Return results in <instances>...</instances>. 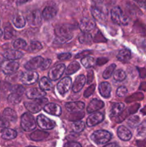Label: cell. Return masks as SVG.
Segmentation results:
<instances>
[{"label": "cell", "instance_id": "1", "mask_svg": "<svg viewBox=\"0 0 146 147\" xmlns=\"http://www.w3.org/2000/svg\"><path fill=\"white\" fill-rule=\"evenodd\" d=\"M72 26L70 24H61L55 27L56 40L60 43H65L70 41L73 37Z\"/></svg>", "mask_w": 146, "mask_h": 147}, {"label": "cell", "instance_id": "2", "mask_svg": "<svg viewBox=\"0 0 146 147\" xmlns=\"http://www.w3.org/2000/svg\"><path fill=\"white\" fill-rule=\"evenodd\" d=\"M111 19L113 22L118 25H127L129 20L125 15L123 10L119 7H115L111 10Z\"/></svg>", "mask_w": 146, "mask_h": 147}, {"label": "cell", "instance_id": "3", "mask_svg": "<svg viewBox=\"0 0 146 147\" xmlns=\"http://www.w3.org/2000/svg\"><path fill=\"white\" fill-rule=\"evenodd\" d=\"M37 126L34 117L30 113H24L21 117V127L25 131H31Z\"/></svg>", "mask_w": 146, "mask_h": 147}, {"label": "cell", "instance_id": "4", "mask_svg": "<svg viewBox=\"0 0 146 147\" xmlns=\"http://www.w3.org/2000/svg\"><path fill=\"white\" fill-rule=\"evenodd\" d=\"M91 12L94 19L100 22L105 21L108 14V11L103 4H94L91 8Z\"/></svg>", "mask_w": 146, "mask_h": 147}, {"label": "cell", "instance_id": "5", "mask_svg": "<svg viewBox=\"0 0 146 147\" xmlns=\"http://www.w3.org/2000/svg\"><path fill=\"white\" fill-rule=\"evenodd\" d=\"M112 139V134L105 130H98L91 135V139L97 144L101 145L107 144Z\"/></svg>", "mask_w": 146, "mask_h": 147}, {"label": "cell", "instance_id": "6", "mask_svg": "<svg viewBox=\"0 0 146 147\" xmlns=\"http://www.w3.org/2000/svg\"><path fill=\"white\" fill-rule=\"evenodd\" d=\"M47 101L48 100L47 98H44V97L42 98L35 99V100L33 102H25L24 106L29 112L32 113H36L40 111L42 108H44Z\"/></svg>", "mask_w": 146, "mask_h": 147}, {"label": "cell", "instance_id": "7", "mask_svg": "<svg viewBox=\"0 0 146 147\" xmlns=\"http://www.w3.org/2000/svg\"><path fill=\"white\" fill-rule=\"evenodd\" d=\"M37 125L43 130H50L55 127L56 123L44 115L40 114L37 118Z\"/></svg>", "mask_w": 146, "mask_h": 147}, {"label": "cell", "instance_id": "8", "mask_svg": "<svg viewBox=\"0 0 146 147\" xmlns=\"http://www.w3.org/2000/svg\"><path fill=\"white\" fill-rule=\"evenodd\" d=\"M39 75L32 70H27L22 73L20 77V80L24 85H32L38 80Z\"/></svg>", "mask_w": 146, "mask_h": 147}, {"label": "cell", "instance_id": "9", "mask_svg": "<svg viewBox=\"0 0 146 147\" xmlns=\"http://www.w3.org/2000/svg\"><path fill=\"white\" fill-rule=\"evenodd\" d=\"M19 67L18 62L15 60H7L1 64V70L6 75H11L17 71Z\"/></svg>", "mask_w": 146, "mask_h": 147}, {"label": "cell", "instance_id": "10", "mask_svg": "<svg viewBox=\"0 0 146 147\" xmlns=\"http://www.w3.org/2000/svg\"><path fill=\"white\" fill-rule=\"evenodd\" d=\"M65 70V65L64 64H59L50 69L48 73L49 78L51 80H57L62 77Z\"/></svg>", "mask_w": 146, "mask_h": 147}, {"label": "cell", "instance_id": "11", "mask_svg": "<svg viewBox=\"0 0 146 147\" xmlns=\"http://www.w3.org/2000/svg\"><path fill=\"white\" fill-rule=\"evenodd\" d=\"M72 86V80L70 77H64L57 83V89L61 96H64L69 91Z\"/></svg>", "mask_w": 146, "mask_h": 147}, {"label": "cell", "instance_id": "12", "mask_svg": "<svg viewBox=\"0 0 146 147\" xmlns=\"http://www.w3.org/2000/svg\"><path fill=\"white\" fill-rule=\"evenodd\" d=\"M42 17V16L40 10L35 9L29 13L28 15L27 16V20L31 26L37 27L41 24Z\"/></svg>", "mask_w": 146, "mask_h": 147}, {"label": "cell", "instance_id": "13", "mask_svg": "<svg viewBox=\"0 0 146 147\" xmlns=\"http://www.w3.org/2000/svg\"><path fill=\"white\" fill-rule=\"evenodd\" d=\"M104 119V114L100 112H93L88 116L87 119V125L90 127L101 123Z\"/></svg>", "mask_w": 146, "mask_h": 147}, {"label": "cell", "instance_id": "14", "mask_svg": "<svg viewBox=\"0 0 146 147\" xmlns=\"http://www.w3.org/2000/svg\"><path fill=\"white\" fill-rule=\"evenodd\" d=\"M44 59L41 56H37V57H34V58L31 59L29 60L25 65H24V67L26 70H34L36 69L39 68L41 67L43 61Z\"/></svg>", "mask_w": 146, "mask_h": 147}, {"label": "cell", "instance_id": "15", "mask_svg": "<svg viewBox=\"0 0 146 147\" xmlns=\"http://www.w3.org/2000/svg\"><path fill=\"white\" fill-rule=\"evenodd\" d=\"M27 98L29 99H39L44 98L46 96V93L44 90H42L41 88H30L27 90V93H26Z\"/></svg>", "mask_w": 146, "mask_h": 147}, {"label": "cell", "instance_id": "16", "mask_svg": "<svg viewBox=\"0 0 146 147\" xmlns=\"http://www.w3.org/2000/svg\"><path fill=\"white\" fill-rule=\"evenodd\" d=\"M95 27V22L94 20L90 18H83L80 24V28L82 32H89Z\"/></svg>", "mask_w": 146, "mask_h": 147}, {"label": "cell", "instance_id": "17", "mask_svg": "<svg viewBox=\"0 0 146 147\" xmlns=\"http://www.w3.org/2000/svg\"><path fill=\"white\" fill-rule=\"evenodd\" d=\"M44 111L46 113L49 114L53 115V116H60L62 113V109L59 105L54 103H47L44 106Z\"/></svg>", "mask_w": 146, "mask_h": 147}, {"label": "cell", "instance_id": "18", "mask_svg": "<svg viewBox=\"0 0 146 147\" xmlns=\"http://www.w3.org/2000/svg\"><path fill=\"white\" fill-rule=\"evenodd\" d=\"M65 108L70 113L80 112L84 109V103L82 101L69 102L65 104Z\"/></svg>", "mask_w": 146, "mask_h": 147}, {"label": "cell", "instance_id": "19", "mask_svg": "<svg viewBox=\"0 0 146 147\" xmlns=\"http://www.w3.org/2000/svg\"><path fill=\"white\" fill-rule=\"evenodd\" d=\"M104 106V102L102 100H99L97 98H94L89 103L88 106L87 108V111L89 113H93V112H95L97 111L100 110V109H102Z\"/></svg>", "mask_w": 146, "mask_h": 147}, {"label": "cell", "instance_id": "20", "mask_svg": "<svg viewBox=\"0 0 146 147\" xmlns=\"http://www.w3.org/2000/svg\"><path fill=\"white\" fill-rule=\"evenodd\" d=\"M85 83L86 78L84 77V75H80V76H77L72 86V90L74 93H79L84 87Z\"/></svg>", "mask_w": 146, "mask_h": 147}, {"label": "cell", "instance_id": "21", "mask_svg": "<svg viewBox=\"0 0 146 147\" xmlns=\"http://www.w3.org/2000/svg\"><path fill=\"white\" fill-rule=\"evenodd\" d=\"M117 136L121 140L127 142L132 138V133L127 127L120 126L117 129Z\"/></svg>", "mask_w": 146, "mask_h": 147}, {"label": "cell", "instance_id": "22", "mask_svg": "<svg viewBox=\"0 0 146 147\" xmlns=\"http://www.w3.org/2000/svg\"><path fill=\"white\" fill-rule=\"evenodd\" d=\"M24 55L21 51L18 50H9L4 53V58L9 60H16L20 59Z\"/></svg>", "mask_w": 146, "mask_h": 147}, {"label": "cell", "instance_id": "23", "mask_svg": "<svg viewBox=\"0 0 146 147\" xmlns=\"http://www.w3.org/2000/svg\"><path fill=\"white\" fill-rule=\"evenodd\" d=\"M98 88L100 95L102 97L105 98L110 97L112 90V88L110 83H107V82H102L99 85Z\"/></svg>", "mask_w": 146, "mask_h": 147}, {"label": "cell", "instance_id": "24", "mask_svg": "<svg viewBox=\"0 0 146 147\" xmlns=\"http://www.w3.org/2000/svg\"><path fill=\"white\" fill-rule=\"evenodd\" d=\"M125 109V105L123 103H116L112 107L110 111V118H117L121 114Z\"/></svg>", "mask_w": 146, "mask_h": 147}, {"label": "cell", "instance_id": "25", "mask_svg": "<svg viewBox=\"0 0 146 147\" xmlns=\"http://www.w3.org/2000/svg\"><path fill=\"white\" fill-rule=\"evenodd\" d=\"M56 14H57V10L54 7H50V6L46 7L42 13V16L46 20H52L55 17Z\"/></svg>", "mask_w": 146, "mask_h": 147}, {"label": "cell", "instance_id": "26", "mask_svg": "<svg viewBox=\"0 0 146 147\" xmlns=\"http://www.w3.org/2000/svg\"><path fill=\"white\" fill-rule=\"evenodd\" d=\"M1 136L3 139L5 140H11L17 137V133L14 129L9 128H4L1 132Z\"/></svg>", "mask_w": 146, "mask_h": 147}, {"label": "cell", "instance_id": "27", "mask_svg": "<svg viewBox=\"0 0 146 147\" xmlns=\"http://www.w3.org/2000/svg\"><path fill=\"white\" fill-rule=\"evenodd\" d=\"M30 139L35 142H39V141H42L45 139L49 136L48 132H46L44 131H35L32 132L30 134Z\"/></svg>", "mask_w": 146, "mask_h": 147}, {"label": "cell", "instance_id": "28", "mask_svg": "<svg viewBox=\"0 0 146 147\" xmlns=\"http://www.w3.org/2000/svg\"><path fill=\"white\" fill-rule=\"evenodd\" d=\"M2 116L9 122H15L17 119V113L10 108H7L4 109Z\"/></svg>", "mask_w": 146, "mask_h": 147}, {"label": "cell", "instance_id": "29", "mask_svg": "<svg viewBox=\"0 0 146 147\" xmlns=\"http://www.w3.org/2000/svg\"><path fill=\"white\" fill-rule=\"evenodd\" d=\"M12 22L17 28H23L26 24V20L21 14H15L12 17Z\"/></svg>", "mask_w": 146, "mask_h": 147}, {"label": "cell", "instance_id": "30", "mask_svg": "<svg viewBox=\"0 0 146 147\" xmlns=\"http://www.w3.org/2000/svg\"><path fill=\"white\" fill-rule=\"evenodd\" d=\"M117 57L120 62L127 63L131 58V53L128 49H123L119 52Z\"/></svg>", "mask_w": 146, "mask_h": 147}, {"label": "cell", "instance_id": "31", "mask_svg": "<svg viewBox=\"0 0 146 147\" xmlns=\"http://www.w3.org/2000/svg\"><path fill=\"white\" fill-rule=\"evenodd\" d=\"M39 83H40V88L44 91L50 90L52 88V83L51 82V80L48 78L43 77L42 78L40 79Z\"/></svg>", "mask_w": 146, "mask_h": 147}, {"label": "cell", "instance_id": "32", "mask_svg": "<svg viewBox=\"0 0 146 147\" xmlns=\"http://www.w3.org/2000/svg\"><path fill=\"white\" fill-rule=\"evenodd\" d=\"M81 63L84 67L90 68V67H93L96 64V60L93 57L88 55L83 57L81 60Z\"/></svg>", "mask_w": 146, "mask_h": 147}, {"label": "cell", "instance_id": "33", "mask_svg": "<svg viewBox=\"0 0 146 147\" xmlns=\"http://www.w3.org/2000/svg\"><path fill=\"white\" fill-rule=\"evenodd\" d=\"M80 68V65L77 62L74 61L72 62L68 65L67 68L66 69V74L67 75H72L78 71Z\"/></svg>", "mask_w": 146, "mask_h": 147}, {"label": "cell", "instance_id": "34", "mask_svg": "<svg viewBox=\"0 0 146 147\" xmlns=\"http://www.w3.org/2000/svg\"><path fill=\"white\" fill-rule=\"evenodd\" d=\"M42 49V45L38 41H33L27 47V51L30 53H37Z\"/></svg>", "mask_w": 146, "mask_h": 147}, {"label": "cell", "instance_id": "35", "mask_svg": "<svg viewBox=\"0 0 146 147\" xmlns=\"http://www.w3.org/2000/svg\"><path fill=\"white\" fill-rule=\"evenodd\" d=\"M79 41L82 44H90L92 41V37L90 33L82 32L79 36Z\"/></svg>", "mask_w": 146, "mask_h": 147}, {"label": "cell", "instance_id": "36", "mask_svg": "<svg viewBox=\"0 0 146 147\" xmlns=\"http://www.w3.org/2000/svg\"><path fill=\"white\" fill-rule=\"evenodd\" d=\"M15 34V30L13 29L11 25H8L4 28V37L5 40H10L12 38Z\"/></svg>", "mask_w": 146, "mask_h": 147}, {"label": "cell", "instance_id": "37", "mask_svg": "<svg viewBox=\"0 0 146 147\" xmlns=\"http://www.w3.org/2000/svg\"><path fill=\"white\" fill-rule=\"evenodd\" d=\"M21 96L17 93H12L8 96V101L9 103L11 104H18L21 102Z\"/></svg>", "mask_w": 146, "mask_h": 147}, {"label": "cell", "instance_id": "38", "mask_svg": "<svg viewBox=\"0 0 146 147\" xmlns=\"http://www.w3.org/2000/svg\"><path fill=\"white\" fill-rule=\"evenodd\" d=\"M137 136L139 137H144L146 136V121H144L137 126Z\"/></svg>", "mask_w": 146, "mask_h": 147}, {"label": "cell", "instance_id": "39", "mask_svg": "<svg viewBox=\"0 0 146 147\" xmlns=\"http://www.w3.org/2000/svg\"><path fill=\"white\" fill-rule=\"evenodd\" d=\"M113 78L116 81H123L126 78V73L123 70H117L113 74Z\"/></svg>", "mask_w": 146, "mask_h": 147}, {"label": "cell", "instance_id": "40", "mask_svg": "<svg viewBox=\"0 0 146 147\" xmlns=\"http://www.w3.org/2000/svg\"><path fill=\"white\" fill-rule=\"evenodd\" d=\"M13 47L15 50H22L27 47V42L25 40H22V39H17L13 42Z\"/></svg>", "mask_w": 146, "mask_h": 147}, {"label": "cell", "instance_id": "41", "mask_svg": "<svg viewBox=\"0 0 146 147\" xmlns=\"http://www.w3.org/2000/svg\"><path fill=\"white\" fill-rule=\"evenodd\" d=\"M115 67H116L115 64H111L110 65H109L108 67L104 70V72H103L102 77L104 78V79L110 78L112 76V75H113Z\"/></svg>", "mask_w": 146, "mask_h": 147}, {"label": "cell", "instance_id": "42", "mask_svg": "<svg viewBox=\"0 0 146 147\" xmlns=\"http://www.w3.org/2000/svg\"><path fill=\"white\" fill-rule=\"evenodd\" d=\"M72 127L74 132L80 133V132H82L84 130V127H85V125H84V122L82 121H75L73 123Z\"/></svg>", "mask_w": 146, "mask_h": 147}, {"label": "cell", "instance_id": "43", "mask_svg": "<svg viewBox=\"0 0 146 147\" xmlns=\"http://www.w3.org/2000/svg\"><path fill=\"white\" fill-rule=\"evenodd\" d=\"M140 123V118L137 116H133L127 120V124L132 128H135Z\"/></svg>", "mask_w": 146, "mask_h": 147}, {"label": "cell", "instance_id": "44", "mask_svg": "<svg viewBox=\"0 0 146 147\" xmlns=\"http://www.w3.org/2000/svg\"><path fill=\"white\" fill-rule=\"evenodd\" d=\"M84 114L83 113L80 112H74V113H72L69 116L68 119L69 120L71 121H79L80 119H82L84 117Z\"/></svg>", "mask_w": 146, "mask_h": 147}, {"label": "cell", "instance_id": "45", "mask_svg": "<svg viewBox=\"0 0 146 147\" xmlns=\"http://www.w3.org/2000/svg\"><path fill=\"white\" fill-rule=\"evenodd\" d=\"M11 91H12V93H15L22 96L23 93L25 91V88L21 85H15L11 88Z\"/></svg>", "mask_w": 146, "mask_h": 147}, {"label": "cell", "instance_id": "46", "mask_svg": "<svg viewBox=\"0 0 146 147\" xmlns=\"http://www.w3.org/2000/svg\"><path fill=\"white\" fill-rule=\"evenodd\" d=\"M94 90H95V85H91L90 86H89L86 90L84 93V96L85 98H89L90 96L93 94Z\"/></svg>", "mask_w": 146, "mask_h": 147}, {"label": "cell", "instance_id": "47", "mask_svg": "<svg viewBox=\"0 0 146 147\" xmlns=\"http://www.w3.org/2000/svg\"><path fill=\"white\" fill-rule=\"evenodd\" d=\"M127 93V88L125 86H120L117 88V91H116V94L119 97H123L125 96Z\"/></svg>", "mask_w": 146, "mask_h": 147}, {"label": "cell", "instance_id": "48", "mask_svg": "<svg viewBox=\"0 0 146 147\" xmlns=\"http://www.w3.org/2000/svg\"><path fill=\"white\" fill-rule=\"evenodd\" d=\"M9 126V121L3 116H0V128H7Z\"/></svg>", "mask_w": 146, "mask_h": 147}, {"label": "cell", "instance_id": "49", "mask_svg": "<svg viewBox=\"0 0 146 147\" xmlns=\"http://www.w3.org/2000/svg\"><path fill=\"white\" fill-rule=\"evenodd\" d=\"M72 57V55L69 53H61L58 55V59L60 60H70Z\"/></svg>", "mask_w": 146, "mask_h": 147}, {"label": "cell", "instance_id": "50", "mask_svg": "<svg viewBox=\"0 0 146 147\" xmlns=\"http://www.w3.org/2000/svg\"><path fill=\"white\" fill-rule=\"evenodd\" d=\"M51 63H52V60H50V59H46V60H44V61H43L41 67H41V69L42 70H47V69L50 66Z\"/></svg>", "mask_w": 146, "mask_h": 147}, {"label": "cell", "instance_id": "51", "mask_svg": "<svg viewBox=\"0 0 146 147\" xmlns=\"http://www.w3.org/2000/svg\"><path fill=\"white\" fill-rule=\"evenodd\" d=\"M92 53V51H90V50H84V51L81 52L80 53H79V54H77V55H76V58H79V57H86V56H88L89 55H90Z\"/></svg>", "mask_w": 146, "mask_h": 147}, {"label": "cell", "instance_id": "52", "mask_svg": "<svg viewBox=\"0 0 146 147\" xmlns=\"http://www.w3.org/2000/svg\"><path fill=\"white\" fill-rule=\"evenodd\" d=\"M140 8L145 9L146 7V0H133Z\"/></svg>", "mask_w": 146, "mask_h": 147}, {"label": "cell", "instance_id": "53", "mask_svg": "<svg viewBox=\"0 0 146 147\" xmlns=\"http://www.w3.org/2000/svg\"><path fill=\"white\" fill-rule=\"evenodd\" d=\"M64 147H82V146L80 144L77 143V142H71L66 143Z\"/></svg>", "mask_w": 146, "mask_h": 147}, {"label": "cell", "instance_id": "54", "mask_svg": "<svg viewBox=\"0 0 146 147\" xmlns=\"http://www.w3.org/2000/svg\"><path fill=\"white\" fill-rule=\"evenodd\" d=\"M93 79H94V73H93L92 70H91V71L88 72V73H87V83L88 84H90L93 81Z\"/></svg>", "mask_w": 146, "mask_h": 147}, {"label": "cell", "instance_id": "55", "mask_svg": "<svg viewBox=\"0 0 146 147\" xmlns=\"http://www.w3.org/2000/svg\"><path fill=\"white\" fill-rule=\"evenodd\" d=\"M108 61L107 58H104V57H100V58H98L97 60H96V64L97 65H102L105 64Z\"/></svg>", "mask_w": 146, "mask_h": 147}, {"label": "cell", "instance_id": "56", "mask_svg": "<svg viewBox=\"0 0 146 147\" xmlns=\"http://www.w3.org/2000/svg\"><path fill=\"white\" fill-rule=\"evenodd\" d=\"M91 1L94 4H103L104 0H91Z\"/></svg>", "mask_w": 146, "mask_h": 147}, {"label": "cell", "instance_id": "57", "mask_svg": "<svg viewBox=\"0 0 146 147\" xmlns=\"http://www.w3.org/2000/svg\"><path fill=\"white\" fill-rule=\"evenodd\" d=\"M29 1H30V0H17V5H21V4H25V3H27Z\"/></svg>", "mask_w": 146, "mask_h": 147}, {"label": "cell", "instance_id": "58", "mask_svg": "<svg viewBox=\"0 0 146 147\" xmlns=\"http://www.w3.org/2000/svg\"><path fill=\"white\" fill-rule=\"evenodd\" d=\"M103 147H119V146L116 143H110V144H107V145H105V146H104Z\"/></svg>", "mask_w": 146, "mask_h": 147}, {"label": "cell", "instance_id": "59", "mask_svg": "<svg viewBox=\"0 0 146 147\" xmlns=\"http://www.w3.org/2000/svg\"><path fill=\"white\" fill-rule=\"evenodd\" d=\"M3 34H4V32H3V31H2V30H1V29L0 28V38H1V36L3 35Z\"/></svg>", "mask_w": 146, "mask_h": 147}, {"label": "cell", "instance_id": "60", "mask_svg": "<svg viewBox=\"0 0 146 147\" xmlns=\"http://www.w3.org/2000/svg\"><path fill=\"white\" fill-rule=\"evenodd\" d=\"M27 147H36V146H27Z\"/></svg>", "mask_w": 146, "mask_h": 147}, {"label": "cell", "instance_id": "61", "mask_svg": "<svg viewBox=\"0 0 146 147\" xmlns=\"http://www.w3.org/2000/svg\"><path fill=\"white\" fill-rule=\"evenodd\" d=\"M0 23H1V21H0Z\"/></svg>", "mask_w": 146, "mask_h": 147}]
</instances>
